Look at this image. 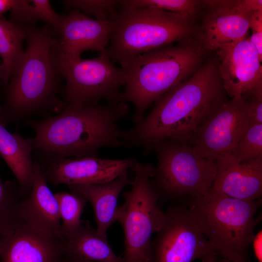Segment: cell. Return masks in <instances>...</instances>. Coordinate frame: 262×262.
<instances>
[{
  "label": "cell",
  "mask_w": 262,
  "mask_h": 262,
  "mask_svg": "<svg viewBox=\"0 0 262 262\" xmlns=\"http://www.w3.org/2000/svg\"><path fill=\"white\" fill-rule=\"evenodd\" d=\"M31 16L33 23L41 20L46 22L55 32L58 30L64 17L53 11L48 0H31Z\"/></svg>",
  "instance_id": "28"
},
{
  "label": "cell",
  "mask_w": 262,
  "mask_h": 262,
  "mask_svg": "<svg viewBox=\"0 0 262 262\" xmlns=\"http://www.w3.org/2000/svg\"><path fill=\"white\" fill-rule=\"evenodd\" d=\"M218 257L216 255H212L206 257L201 260L202 262H216Z\"/></svg>",
  "instance_id": "34"
},
{
  "label": "cell",
  "mask_w": 262,
  "mask_h": 262,
  "mask_svg": "<svg viewBox=\"0 0 262 262\" xmlns=\"http://www.w3.org/2000/svg\"><path fill=\"white\" fill-rule=\"evenodd\" d=\"M1 61H0V66L1 65Z\"/></svg>",
  "instance_id": "37"
},
{
  "label": "cell",
  "mask_w": 262,
  "mask_h": 262,
  "mask_svg": "<svg viewBox=\"0 0 262 262\" xmlns=\"http://www.w3.org/2000/svg\"><path fill=\"white\" fill-rule=\"evenodd\" d=\"M25 27L27 48L4 86L0 120L5 126L33 116L56 115L65 106L54 31L48 25Z\"/></svg>",
  "instance_id": "2"
},
{
  "label": "cell",
  "mask_w": 262,
  "mask_h": 262,
  "mask_svg": "<svg viewBox=\"0 0 262 262\" xmlns=\"http://www.w3.org/2000/svg\"><path fill=\"white\" fill-rule=\"evenodd\" d=\"M203 50L198 41L190 39L139 55L121 66L126 81L115 100L132 104L135 125L152 103L197 70Z\"/></svg>",
  "instance_id": "4"
},
{
  "label": "cell",
  "mask_w": 262,
  "mask_h": 262,
  "mask_svg": "<svg viewBox=\"0 0 262 262\" xmlns=\"http://www.w3.org/2000/svg\"><path fill=\"white\" fill-rule=\"evenodd\" d=\"M216 53L223 87L230 98L242 96L262 84V61L249 38L224 45Z\"/></svg>",
  "instance_id": "13"
},
{
  "label": "cell",
  "mask_w": 262,
  "mask_h": 262,
  "mask_svg": "<svg viewBox=\"0 0 262 262\" xmlns=\"http://www.w3.org/2000/svg\"><path fill=\"white\" fill-rule=\"evenodd\" d=\"M262 203V198L242 200L209 192L190 199L188 206L218 258L246 262L255 228L261 220L255 214Z\"/></svg>",
  "instance_id": "5"
},
{
  "label": "cell",
  "mask_w": 262,
  "mask_h": 262,
  "mask_svg": "<svg viewBox=\"0 0 262 262\" xmlns=\"http://www.w3.org/2000/svg\"><path fill=\"white\" fill-rule=\"evenodd\" d=\"M33 138H24L16 133H11L0 120V156L15 176L21 197L26 196L32 187L33 162Z\"/></svg>",
  "instance_id": "21"
},
{
  "label": "cell",
  "mask_w": 262,
  "mask_h": 262,
  "mask_svg": "<svg viewBox=\"0 0 262 262\" xmlns=\"http://www.w3.org/2000/svg\"><path fill=\"white\" fill-rule=\"evenodd\" d=\"M26 27L0 16V76L3 86L8 83L11 71L23 55V42L26 39Z\"/></svg>",
  "instance_id": "22"
},
{
  "label": "cell",
  "mask_w": 262,
  "mask_h": 262,
  "mask_svg": "<svg viewBox=\"0 0 262 262\" xmlns=\"http://www.w3.org/2000/svg\"><path fill=\"white\" fill-rule=\"evenodd\" d=\"M130 182L128 170H125L109 181L71 185L68 187L71 191L82 195L91 203L94 212L96 229L101 234H106L109 227L115 221L119 195Z\"/></svg>",
  "instance_id": "19"
},
{
  "label": "cell",
  "mask_w": 262,
  "mask_h": 262,
  "mask_svg": "<svg viewBox=\"0 0 262 262\" xmlns=\"http://www.w3.org/2000/svg\"><path fill=\"white\" fill-rule=\"evenodd\" d=\"M189 16L153 8H123L112 20L106 52L121 66L146 52L192 39L194 28Z\"/></svg>",
  "instance_id": "6"
},
{
  "label": "cell",
  "mask_w": 262,
  "mask_h": 262,
  "mask_svg": "<svg viewBox=\"0 0 262 262\" xmlns=\"http://www.w3.org/2000/svg\"><path fill=\"white\" fill-rule=\"evenodd\" d=\"M216 262H231L230 261H229V260L225 259L220 258H218ZM246 262H248V261H247Z\"/></svg>",
  "instance_id": "36"
},
{
  "label": "cell",
  "mask_w": 262,
  "mask_h": 262,
  "mask_svg": "<svg viewBox=\"0 0 262 262\" xmlns=\"http://www.w3.org/2000/svg\"><path fill=\"white\" fill-rule=\"evenodd\" d=\"M21 198L18 184L3 181L0 176V241L11 234L20 221Z\"/></svg>",
  "instance_id": "23"
},
{
  "label": "cell",
  "mask_w": 262,
  "mask_h": 262,
  "mask_svg": "<svg viewBox=\"0 0 262 262\" xmlns=\"http://www.w3.org/2000/svg\"><path fill=\"white\" fill-rule=\"evenodd\" d=\"M1 80V78H0V81Z\"/></svg>",
  "instance_id": "38"
},
{
  "label": "cell",
  "mask_w": 262,
  "mask_h": 262,
  "mask_svg": "<svg viewBox=\"0 0 262 262\" xmlns=\"http://www.w3.org/2000/svg\"><path fill=\"white\" fill-rule=\"evenodd\" d=\"M130 112L127 103L116 100L102 105H66L53 116L28 119L35 133L33 150L45 160L96 157L99 148L124 146L117 122Z\"/></svg>",
  "instance_id": "3"
},
{
  "label": "cell",
  "mask_w": 262,
  "mask_h": 262,
  "mask_svg": "<svg viewBox=\"0 0 262 262\" xmlns=\"http://www.w3.org/2000/svg\"><path fill=\"white\" fill-rule=\"evenodd\" d=\"M262 234L261 230L257 234H255L251 244L255 258L258 262H262Z\"/></svg>",
  "instance_id": "31"
},
{
  "label": "cell",
  "mask_w": 262,
  "mask_h": 262,
  "mask_svg": "<svg viewBox=\"0 0 262 262\" xmlns=\"http://www.w3.org/2000/svg\"><path fill=\"white\" fill-rule=\"evenodd\" d=\"M33 166L32 188L20 201V218L62 237L61 222L57 199L48 186V182L36 160L33 162Z\"/></svg>",
  "instance_id": "18"
},
{
  "label": "cell",
  "mask_w": 262,
  "mask_h": 262,
  "mask_svg": "<svg viewBox=\"0 0 262 262\" xmlns=\"http://www.w3.org/2000/svg\"><path fill=\"white\" fill-rule=\"evenodd\" d=\"M157 164L150 179L159 199L199 197L208 194L215 179L216 161L206 158L188 144L165 139L155 143Z\"/></svg>",
  "instance_id": "7"
},
{
  "label": "cell",
  "mask_w": 262,
  "mask_h": 262,
  "mask_svg": "<svg viewBox=\"0 0 262 262\" xmlns=\"http://www.w3.org/2000/svg\"><path fill=\"white\" fill-rule=\"evenodd\" d=\"M131 169L134 178L130 190L123 193L124 202L117 208L115 221L124 231L125 262H148L151 236L162 227L165 213L150 182L152 164L136 161Z\"/></svg>",
  "instance_id": "8"
},
{
  "label": "cell",
  "mask_w": 262,
  "mask_h": 262,
  "mask_svg": "<svg viewBox=\"0 0 262 262\" xmlns=\"http://www.w3.org/2000/svg\"><path fill=\"white\" fill-rule=\"evenodd\" d=\"M226 94L218 61H208L159 98L139 123L121 131L124 146L141 147L147 155L151 146L163 139L191 144L201 125L226 101Z\"/></svg>",
  "instance_id": "1"
},
{
  "label": "cell",
  "mask_w": 262,
  "mask_h": 262,
  "mask_svg": "<svg viewBox=\"0 0 262 262\" xmlns=\"http://www.w3.org/2000/svg\"><path fill=\"white\" fill-rule=\"evenodd\" d=\"M230 154L241 163L262 158V123L252 124Z\"/></svg>",
  "instance_id": "26"
},
{
  "label": "cell",
  "mask_w": 262,
  "mask_h": 262,
  "mask_svg": "<svg viewBox=\"0 0 262 262\" xmlns=\"http://www.w3.org/2000/svg\"><path fill=\"white\" fill-rule=\"evenodd\" d=\"M239 2L244 8L252 12L262 10V0H239Z\"/></svg>",
  "instance_id": "32"
},
{
  "label": "cell",
  "mask_w": 262,
  "mask_h": 262,
  "mask_svg": "<svg viewBox=\"0 0 262 262\" xmlns=\"http://www.w3.org/2000/svg\"><path fill=\"white\" fill-rule=\"evenodd\" d=\"M62 262H92L75 260V259H70V258L64 257Z\"/></svg>",
  "instance_id": "35"
},
{
  "label": "cell",
  "mask_w": 262,
  "mask_h": 262,
  "mask_svg": "<svg viewBox=\"0 0 262 262\" xmlns=\"http://www.w3.org/2000/svg\"><path fill=\"white\" fill-rule=\"evenodd\" d=\"M62 238L65 257L92 262H125L115 253L106 234L99 233L88 220H82L76 229Z\"/></svg>",
  "instance_id": "20"
},
{
  "label": "cell",
  "mask_w": 262,
  "mask_h": 262,
  "mask_svg": "<svg viewBox=\"0 0 262 262\" xmlns=\"http://www.w3.org/2000/svg\"><path fill=\"white\" fill-rule=\"evenodd\" d=\"M241 97L247 105L253 123H262V84Z\"/></svg>",
  "instance_id": "29"
},
{
  "label": "cell",
  "mask_w": 262,
  "mask_h": 262,
  "mask_svg": "<svg viewBox=\"0 0 262 262\" xmlns=\"http://www.w3.org/2000/svg\"><path fill=\"white\" fill-rule=\"evenodd\" d=\"M253 123L243 98H232L221 104L203 122L191 146L202 156L215 161L218 157L232 153Z\"/></svg>",
  "instance_id": "11"
},
{
  "label": "cell",
  "mask_w": 262,
  "mask_h": 262,
  "mask_svg": "<svg viewBox=\"0 0 262 262\" xmlns=\"http://www.w3.org/2000/svg\"><path fill=\"white\" fill-rule=\"evenodd\" d=\"M15 0H0V16L7 11L11 10L15 3Z\"/></svg>",
  "instance_id": "33"
},
{
  "label": "cell",
  "mask_w": 262,
  "mask_h": 262,
  "mask_svg": "<svg viewBox=\"0 0 262 262\" xmlns=\"http://www.w3.org/2000/svg\"><path fill=\"white\" fill-rule=\"evenodd\" d=\"M58 60L66 81L63 95L65 105L99 103L104 99L112 102L125 84L123 68L116 66L106 51L94 58L72 59L64 56L59 50Z\"/></svg>",
  "instance_id": "9"
},
{
  "label": "cell",
  "mask_w": 262,
  "mask_h": 262,
  "mask_svg": "<svg viewBox=\"0 0 262 262\" xmlns=\"http://www.w3.org/2000/svg\"><path fill=\"white\" fill-rule=\"evenodd\" d=\"M57 199L64 237L76 229L82 221L81 215L87 202L81 194L71 191L54 194Z\"/></svg>",
  "instance_id": "24"
},
{
  "label": "cell",
  "mask_w": 262,
  "mask_h": 262,
  "mask_svg": "<svg viewBox=\"0 0 262 262\" xmlns=\"http://www.w3.org/2000/svg\"><path fill=\"white\" fill-rule=\"evenodd\" d=\"M208 10L197 41L203 50H216L246 37L254 12L244 8L239 0H203Z\"/></svg>",
  "instance_id": "14"
},
{
  "label": "cell",
  "mask_w": 262,
  "mask_h": 262,
  "mask_svg": "<svg viewBox=\"0 0 262 262\" xmlns=\"http://www.w3.org/2000/svg\"><path fill=\"white\" fill-rule=\"evenodd\" d=\"M136 161L134 158L113 160L85 156L38 162L47 182L54 185L68 186L109 181L124 171L131 169Z\"/></svg>",
  "instance_id": "12"
},
{
  "label": "cell",
  "mask_w": 262,
  "mask_h": 262,
  "mask_svg": "<svg viewBox=\"0 0 262 262\" xmlns=\"http://www.w3.org/2000/svg\"><path fill=\"white\" fill-rule=\"evenodd\" d=\"M250 29L252 30V35L249 40L256 48L262 61V10L254 11L252 13Z\"/></svg>",
  "instance_id": "30"
},
{
  "label": "cell",
  "mask_w": 262,
  "mask_h": 262,
  "mask_svg": "<svg viewBox=\"0 0 262 262\" xmlns=\"http://www.w3.org/2000/svg\"><path fill=\"white\" fill-rule=\"evenodd\" d=\"M66 9H76L99 20H112L117 12L118 0H69L63 1Z\"/></svg>",
  "instance_id": "27"
},
{
  "label": "cell",
  "mask_w": 262,
  "mask_h": 262,
  "mask_svg": "<svg viewBox=\"0 0 262 262\" xmlns=\"http://www.w3.org/2000/svg\"><path fill=\"white\" fill-rule=\"evenodd\" d=\"M112 28V20H97L71 10L55 32L58 49L64 56L72 59L81 58L86 50L102 53L108 46Z\"/></svg>",
  "instance_id": "16"
},
{
  "label": "cell",
  "mask_w": 262,
  "mask_h": 262,
  "mask_svg": "<svg viewBox=\"0 0 262 262\" xmlns=\"http://www.w3.org/2000/svg\"><path fill=\"white\" fill-rule=\"evenodd\" d=\"M165 213L162 227L151 241L148 262H193L217 256L188 206L171 205Z\"/></svg>",
  "instance_id": "10"
},
{
  "label": "cell",
  "mask_w": 262,
  "mask_h": 262,
  "mask_svg": "<svg viewBox=\"0 0 262 262\" xmlns=\"http://www.w3.org/2000/svg\"><path fill=\"white\" fill-rule=\"evenodd\" d=\"M202 1L195 0H122L118 5L123 8H153L186 15L192 18L197 12Z\"/></svg>",
  "instance_id": "25"
},
{
  "label": "cell",
  "mask_w": 262,
  "mask_h": 262,
  "mask_svg": "<svg viewBox=\"0 0 262 262\" xmlns=\"http://www.w3.org/2000/svg\"><path fill=\"white\" fill-rule=\"evenodd\" d=\"M64 258L62 237L21 220L0 241V262H62Z\"/></svg>",
  "instance_id": "15"
},
{
  "label": "cell",
  "mask_w": 262,
  "mask_h": 262,
  "mask_svg": "<svg viewBox=\"0 0 262 262\" xmlns=\"http://www.w3.org/2000/svg\"><path fill=\"white\" fill-rule=\"evenodd\" d=\"M215 161L217 174L209 192L242 200L262 198V158L241 163L226 154Z\"/></svg>",
  "instance_id": "17"
}]
</instances>
